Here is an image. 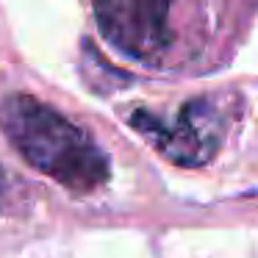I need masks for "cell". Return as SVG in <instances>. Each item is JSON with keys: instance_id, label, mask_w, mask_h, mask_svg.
Returning <instances> with one entry per match:
<instances>
[{"instance_id": "obj_4", "label": "cell", "mask_w": 258, "mask_h": 258, "mask_svg": "<svg viewBox=\"0 0 258 258\" xmlns=\"http://www.w3.org/2000/svg\"><path fill=\"white\" fill-rule=\"evenodd\" d=\"M3 183H6V180H3V172H0V195H3Z\"/></svg>"}, {"instance_id": "obj_1", "label": "cell", "mask_w": 258, "mask_h": 258, "mask_svg": "<svg viewBox=\"0 0 258 258\" xmlns=\"http://www.w3.org/2000/svg\"><path fill=\"white\" fill-rule=\"evenodd\" d=\"M0 128L17 153L67 189L92 191L108 180V158L78 125L28 95L0 103Z\"/></svg>"}, {"instance_id": "obj_2", "label": "cell", "mask_w": 258, "mask_h": 258, "mask_svg": "<svg viewBox=\"0 0 258 258\" xmlns=\"http://www.w3.org/2000/svg\"><path fill=\"white\" fill-rule=\"evenodd\" d=\"M172 0H95V20L119 53L156 64L169 47Z\"/></svg>"}, {"instance_id": "obj_3", "label": "cell", "mask_w": 258, "mask_h": 258, "mask_svg": "<svg viewBox=\"0 0 258 258\" xmlns=\"http://www.w3.org/2000/svg\"><path fill=\"white\" fill-rule=\"evenodd\" d=\"M134 128L180 167H200L217 153L222 139V119L208 100H191L180 108L175 122H164L150 114H134Z\"/></svg>"}]
</instances>
